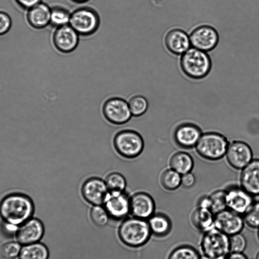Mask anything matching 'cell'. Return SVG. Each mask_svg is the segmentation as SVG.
Masks as SVG:
<instances>
[{
  "label": "cell",
  "instance_id": "7",
  "mask_svg": "<svg viewBox=\"0 0 259 259\" xmlns=\"http://www.w3.org/2000/svg\"><path fill=\"white\" fill-rule=\"evenodd\" d=\"M114 146L121 156L134 158L142 152L144 142L139 134L132 130H124L118 133L114 139Z\"/></svg>",
  "mask_w": 259,
  "mask_h": 259
},
{
  "label": "cell",
  "instance_id": "12",
  "mask_svg": "<svg viewBox=\"0 0 259 259\" xmlns=\"http://www.w3.org/2000/svg\"><path fill=\"white\" fill-rule=\"evenodd\" d=\"M252 196L241 187L231 186L225 191L227 208L239 214H244L254 202Z\"/></svg>",
  "mask_w": 259,
  "mask_h": 259
},
{
  "label": "cell",
  "instance_id": "38",
  "mask_svg": "<svg viewBox=\"0 0 259 259\" xmlns=\"http://www.w3.org/2000/svg\"><path fill=\"white\" fill-rule=\"evenodd\" d=\"M16 2L24 9L28 10L37 4L42 2V0H15Z\"/></svg>",
  "mask_w": 259,
  "mask_h": 259
},
{
  "label": "cell",
  "instance_id": "44",
  "mask_svg": "<svg viewBox=\"0 0 259 259\" xmlns=\"http://www.w3.org/2000/svg\"><path fill=\"white\" fill-rule=\"evenodd\" d=\"M258 238H259V230H258Z\"/></svg>",
  "mask_w": 259,
  "mask_h": 259
},
{
  "label": "cell",
  "instance_id": "31",
  "mask_svg": "<svg viewBox=\"0 0 259 259\" xmlns=\"http://www.w3.org/2000/svg\"><path fill=\"white\" fill-rule=\"evenodd\" d=\"M168 259H201V257L194 248L187 246H183L174 250Z\"/></svg>",
  "mask_w": 259,
  "mask_h": 259
},
{
  "label": "cell",
  "instance_id": "10",
  "mask_svg": "<svg viewBox=\"0 0 259 259\" xmlns=\"http://www.w3.org/2000/svg\"><path fill=\"white\" fill-rule=\"evenodd\" d=\"M244 226V220L240 215L229 209L214 214V227L231 236L240 233Z\"/></svg>",
  "mask_w": 259,
  "mask_h": 259
},
{
  "label": "cell",
  "instance_id": "37",
  "mask_svg": "<svg viewBox=\"0 0 259 259\" xmlns=\"http://www.w3.org/2000/svg\"><path fill=\"white\" fill-rule=\"evenodd\" d=\"M196 181L195 177L191 172L181 176V185L186 188L192 187Z\"/></svg>",
  "mask_w": 259,
  "mask_h": 259
},
{
  "label": "cell",
  "instance_id": "8",
  "mask_svg": "<svg viewBox=\"0 0 259 259\" xmlns=\"http://www.w3.org/2000/svg\"><path fill=\"white\" fill-rule=\"evenodd\" d=\"M103 113L108 121L115 124L126 123L132 115L128 103L118 97L106 100L103 105Z\"/></svg>",
  "mask_w": 259,
  "mask_h": 259
},
{
  "label": "cell",
  "instance_id": "43",
  "mask_svg": "<svg viewBox=\"0 0 259 259\" xmlns=\"http://www.w3.org/2000/svg\"><path fill=\"white\" fill-rule=\"evenodd\" d=\"M201 259H209V258L207 257L206 256H204L203 257H201Z\"/></svg>",
  "mask_w": 259,
  "mask_h": 259
},
{
  "label": "cell",
  "instance_id": "30",
  "mask_svg": "<svg viewBox=\"0 0 259 259\" xmlns=\"http://www.w3.org/2000/svg\"><path fill=\"white\" fill-rule=\"evenodd\" d=\"M210 210L214 214L227 208L225 191L218 190L210 196Z\"/></svg>",
  "mask_w": 259,
  "mask_h": 259
},
{
  "label": "cell",
  "instance_id": "23",
  "mask_svg": "<svg viewBox=\"0 0 259 259\" xmlns=\"http://www.w3.org/2000/svg\"><path fill=\"white\" fill-rule=\"evenodd\" d=\"M169 165L170 168L182 175L191 171L194 166V160L188 153L178 152L171 157Z\"/></svg>",
  "mask_w": 259,
  "mask_h": 259
},
{
  "label": "cell",
  "instance_id": "13",
  "mask_svg": "<svg viewBox=\"0 0 259 259\" xmlns=\"http://www.w3.org/2000/svg\"><path fill=\"white\" fill-rule=\"evenodd\" d=\"M104 204L109 217L115 219H122L130 212V199L123 191H109Z\"/></svg>",
  "mask_w": 259,
  "mask_h": 259
},
{
  "label": "cell",
  "instance_id": "27",
  "mask_svg": "<svg viewBox=\"0 0 259 259\" xmlns=\"http://www.w3.org/2000/svg\"><path fill=\"white\" fill-rule=\"evenodd\" d=\"M181 176L171 168L166 169L161 176V184L166 190H175L181 185Z\"/></svg>",
  "mask_w": 259,
  "mask_h": 259
},
{
  "label": "cell",
  "instance_id": "18",
  "mask_svg": "<svg viewBox=\"0 0 259 259\" xmlns=\"http://www.w3.org/2000/svg\"><path fill=\"white\" fill-rule=\"evenodd\" d=\"M130 212L136 218L145 220L150 218L155 204L152 198L147 193L139 192L130 199Z\"/></svg>",
  "mask_w": 259,
  "mask_h": 259
},
{
  "label": "cell",
  "instance_id": "1",
  "mask_svg": "<svg viewBox=\"0 0 259 259\" xmlns=\"http://www.w3.org/2000/svg\"><path fill=\"white\" fill-rule=\"evenodd\" d=\"M33 211L32 200L23 193H10L0 202V216L8 225L20 226L31 218Z\"/></svg>",
  "mask_w": 259,
  "mask_h": 259
},
{
  "label": "cell",
  "instance_id": "22",
  "mask_svg": "<svg viewBox=\"0 0 259 259\" xmlns=\"http://www.w3.org/2000/svg\"><path fill=\"white\" fill-rule=\"evenodd\" d=\"M214 214L209 209L201 207L195 209L191 217L195 227L205 232L214 228Z\"/></svg>",
  "mask_w": 259,
  "mask_h": 259
},
{
  "label": "cell",
  "instance_id": "2",
  "mask_svg": "<svg viewBox=\"0 0 259 259\" xmlns=\"http://www.w3.org/2000/svg\"><path fill=\"white\" fill-rule=\"evenodd\" d=\"M151 231L148 222L138 218L124 220L119 227L118 235L125 245L139 247L145 244L149 240Z\"/></svg>",
  "mask_w": 259,
  "mask_h": 259
},
{
  "label": "cell",
  "instance_id": "21",
  "mask_svg": "<svg viewBox=\"0 0 259 259\" xmlns=\"http://www.w3.org/2000/svg\"><path fill=\"white\" fill-rule=\"evenodd\" d=\"M51 11V7L41 2L27 10V21L34 28H45L50 25Z\"/></svg>",
  "mask_w": 259,
  "mask_h": 259
},
{
  "label": "cell",
  "instance_id": "26",
  "mask_svg": "<svg viewBox=\"0 0 259 259\" xmlns=\"http://www.w3.org/2000/svg\"><path fill=\"white\" fill-rule=\"evenodd\" d=\"M71 12L61 6L51 8L50 25L56 28L69 24Z\"/></svg>",
  "mask_w": 259,
  "mask_h": 259
},
{
  "label": "cell",
  "instance_id": "3",
  "mask_svg": "<svg viewBox=\"0 0 259 259\" xmlns=\"http://www.w3.org/2000/svg\"><path fill=\"white\" fill-rule=\"evenodd\" d=\"M181 66L184 73L190 78L200 79L209 72L211 62L205 52L194 48H189L182 55Z\"/></svg>",
  "mask_w": 259,
  "mask_h": 259
},
{
  "label": "cell",
  "instance_id": "6",
  "mask_svg": "<svg viewBox=\"0 0 259 259\" xmlns=\"http://www.w3.org/2000/svg\"><path fill=\"white\" fill-rule=\"evenodd\" d=\"M69 25L79 35L87 36L95 32L100 25L98 13L89 7H80L71 13Z\"/></svg>",
  "mask_w": 259,
  "mask_h": 259
},
{
  "label": "cell",
  "instance_id": "5",
  "mask_svg": "<svg viewBox=\"0 0 259 259\" xmlns=\"http://www.w3.org/2000/svg\"><path fill=\"white\" fill-rule=\"evenodd\" d=\"M201 248L204 256L209 259H226L230 252L229 237L214 227L205 232Z\"/></svg>",
  "mask_w": 259,
  "mask_h": 259
},
{
  "label": "cell",
  "instance_id": "39",
  "mask_svg": "<svg viewBox=\"0 0 259 259\" xmlns=\"http://www.w3.org/2000/svg\"><path fill=\"white\" fill-rule=\"evenodd\" d=\"M226 259H248L242 252H231Z\"/></svg>",
  "mask_w": 259,
  "mask_h": 259
},
{
  "label": "cell",
  "instance_id": "42",
  "mask_svg": "<svg viewBox=\"0 0 259 259\" xmlns=\"http://www.w3.org/2000/svg\"><path fill=\"white\" fill-rule=\"evenodd\" d=\"M255 259H259V251L258 252V253L256 254Z\"/></svg>",
  "mask_w": 259,
  "mask_h": 259
},
{
  "label": "cell",
  "instance_id": "4",
  "mask_svg": "<svg viewBox=\"0 0 259 259\" xmlns=\"http://www.w3.org/2000/svg\"><path fill=\"white\" fill-rule=\"evenodd\" d=\"M226 138L214 132L202 134L195 146L197 153L204 159L217 160L223 158L229 145Z\"/></svg>",
  "mask_w": 259,
  "mask_h": 259
},
{
  "label": "cell",
  "instance_id": "36",
  "mask_svg": "<svg viewBox=\"0 0 259 259\" xmlns=\"http://www.w3.org/2000/svg\"><path fill=\"white\" fill-rule=\"evenodd\" d=\"M12 26V19L6 12L0 11V35L7 33Z\"/></svg>",
  "mask_w": 259,
  "mask_h": 259
},
{
  "label": "cell",
  "instance_id": "19",
  "mask_svg": "<svg viewBox=\"0 0 259 259\" xmlns=\"http://www.w3.org/2000/svg\"><path fill=\"white\" fill-rule=\"evenodd\" d=\"M241 187L252 196L259 195V159H252L242 169Z\"/></svg>",
  "mask_w": 259,
  "mask_h": 259
},
{
  "label": "cell",
  "instance_id": "14",
  "mask_svg": "<svg viewBox=\"0 0 259 259\" xmlns=\"http://www.w3.org/2000/svg\"><path fill=\"white\" fill-rule=\"evenodd\" d=\"M108 192L105 181L98 178L88 179L81 188L84 199L94 205L103 204Z\"/></svg>",
  "mask_w": 259,
  "mask_h": 259
},
{
  "label": "cell",
  "instance_id": "16",
  "mask_svg": "<svg viewBox=\"0 0 259 259\" xmlns=\"http://www.w3.org/2000/svg\"><path fill=\"white\" fill-rule=\"evenodd\" d=\"M44 233L42 223L38 219L30 218L19 226L16 231V238L21 245L38 242Z\"/></svg>",
  "mask_w": 259,
  "mask_h": 259
},
{
  "label": "cell",
  "instance_id": "11",
  "mask_svg": "<svg viewBox=\"0 0 259 259\" xmlns=\"http://www.w3.org/2000/svg\"><path fill=\"white\" fill-rule=\"evenodd\" d=\"M189 38L193 48L205 52L213 50L219 41L218 32L214 28L208 25L196 28Z\"/></svg>",
  "mask_w": 259,
  "mask_h": 259
},
{
  "label": "cell",
  "instance_id": "35",
  "mask_svg": "<svg viewBox=\"0 0 259 259\" xmlns=\"http://www.w3.org/2000/svg\"><path fill=\"white\" fill-rule=\"evenodd\" d=\"M229 242L231 252H242L246 246V239L240 233L230 236Z\"/></svg>",
  "mask_w": 259,
  "mask_h": 259
},
{
  "label": "cell",
  "instance_id": "9",
  "mask_svg": "<svg viewBox=\"0 0 259 259\" xmlns=\"http://www.w3.org/2000/svg\"><path fill=\"white\" fill-rule=\"evenodd\" d=\"M229 164L237 169H242L252 160L253 153L245 142L234 141L229 144L226 155Z\"/></svg>",
  "mask_w": 259,
  "mask_h": 259
},
{
  "label": "cell",
  "instance_id": "20",
  "mask_svg": "<svg viewBox=\"0 0 259 259\" xmlns=\"http://www.w3.org/2000/svg\"><path fill=\"white\" fill-rule=\"evenodd\" d=\"M165 45L169 51L175 55L183 54L190 48V38L180 29L170 30L165 37Z\"/></svg>",
  "mask_w": 259,
  "mask_h": 259
},
{
  "label": "cell",
  "instance_id": "40",
  "mask_svg": "<svg viewBox=\"0 0 259 259\" xmlns=\"http://www.w3.org/2000/svg\"><path fill=\"white\" fill-rule=\"evenodd\" d=\"M199 207L210 208V199L209 196L202 197L199 201Z\"/></svg>",
  "mask_w": 259,
  "mask_h": 259
},
{
  "label": "cell",
  "instance_id": "24",
  "mask_svg": "<svg viewBox=\"0 0 259 259\" xmlns=\"http://www.w3.org/2000/svg\"><path fill=\"white\" fill-rule=\"evenodd\" d=\"M49 255L47 246L38 242L24 245L18 256L19 259H48Z\"/></svg>",
  "mask_w": 259,
  "mask_h": 259
},
{
  "label": "cell",
  "instance_id": "25",
  "mask_svg": "<svg viewBox=\"0 0 259 259\" xmlns=\"http://www.w3.org/2000/svg\"><path fill=\"white\" fill-rule=\"evenodd\" d=\"M151 233L157 236H163L170 230V225L168 219L163 215H152L148 222Z\"/></svg>",
  "mask_w": 259,
  "mask_h": 259
},
{
  "label": "cell",
  "instance_id": "29",
  "mask_svg": "<svg viewBox=\"0 0 259 259\" xmlns=\"http://www.w3.org/2000/svg\"><path fill=\"white\" fill-rule=\"evenodd\" d=\"M105 182L109 192H122L126 186L125 178L118 172L109 174L106 177Z\"/></svg>",
  "mask_w": 259,
  "mask_h": 259
},
{
  "label": "cell",
  "instance_id": "33",
  "mask_svg": "<svg viewBox=\"0 0 259 259\" xmlns=\"http://www.w3.org/2000/svg\"><path fill=\"white\" fill-rule=\"evenodd\" d=\"M21 247L18 242L5 243L0 247V256L4 259H14L19 256Z\"/></svg>",
  "mask_w": 259,
  "mask_h": 259
},
{
  "label": "cell",
  "instance_id": "17",
  "mask_svg": "<svg viewBox=\"0 0 259 259\" xmlns=\"http://www.w3.org/2000/svg\"><path fill=\"white\" fill-rule=\"evenodd\" d=\"M202 135L200 128L192 123H183L175 130L174 137L180 147L189 149L195 147Z\"/></svg>",
  "mask_w": 259,
  "mask_h": 259
},
{
  "label": "cell",
  "instance_id": "28",
  "mask_svg": "<svg viewBox=\"0 0 259 259\" xmlns=\"http://www.w3.org/2000/svg\"><path fill=\"white\" fill-rule=\"evenodd\" d=\"M128 104L132 115L135 116H141L144 114L148 107L147 99L140 95L131 97Z\"/></svg>",
  "mask_w": 259,
  "mask_h": 259
},
{
  "label": "cell",
  "instance_id": "32",
  "mask_svg": "<svg viewBox=\"0 0 259 259\" xmlns=\"http://www.w3.org/2000/svg\"><path fill=\"white\" fill-rule=\"evenodd\" d=\"M90 217L93 223L98 227L105 226L109 220V215L104 207L101 205H94L91 210Z\"/></svg>",
  "mask_w": 259,
  "mask_h": 259
},
{
  "label": "cell",
  "instance_id": "15",
  "mask_svg": "<svg viewBox=\"0 0 259 259\" xmlns=\"http://www.w3.org/2000/svg\"><path fill=\"white\" fill-rule=\"evenodd\" d=\"M53 43L60 52L68 53L74 51L79 40V35L69 24L55 29Z\"/></svg>",
  "mask_w": 259,
  "mask_h": 259
},
{
  "label": "cell",
  "instance_id": "34",
  "mask_svg": "<svg viewBox=\"0 0 259 259\" xmlns=\"http://www.w3.org/2000/svg\"><path fill=\"white\" fill-rule=\"evenodd\" d=\"M244 214V221L249 227L259 228V202H253Z\"/></svg>",
  "mask_w": 259,
  "mask_h": 259
},
{
  "label": "cell",
  "instance_id": "41",
  "mask_svg": "<svg viewBox=\"0 0 259 259\" xmlns=\"http://www.w3.org/2000/svg\"><path fill=\"white\" fill-rule=\"evenodd\" d=\"M72 2L78 4L84 3L89 1L90 0H71Z\"/></svg>",
  "mask_w": 259,
  "mask_h": 259
}]
</instances>
